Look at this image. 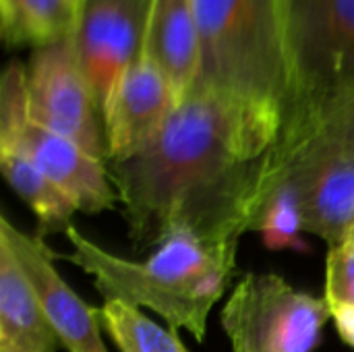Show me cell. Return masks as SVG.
I'll use <instances>...</instances> for the list:
<instances>
[{
	"label": "cell",
	"mask_w": 354,
	"mask_h": 352,
	"mask_svg": "<svg viewBox=\"0 0 354 352\" xmlns=\"http://www.w3.org/2000/svg\"><path fill=\"white\" fill-rule=\"evenodd\" d=\"M284 120L278 106L193 87L143 149L106 162L131 241L162 245L185 228L212 245H239L284 183Z\"/></svg>",
	"instance_id": "cell-1"
},
{
	"label": "cell",
	"mask_w": 354,
	"mask_h": 352,
	"mask_svg": "<svg viewBox=\"0 0 354 352\" xmlns=\"http://www.w3.org/2000/svg\"><path fill=\"white\" fill-rule=\"evenodd\" d=\"M64 234L73 253L62 259L89 274L106 301L149 309L170 330L205 340L209 313L234 276L239 245H212L183 228L170 232L149 259L131 261L106 251L73 224Z\"/></svg>",
	"instance_id": "cell-2"
},
{
	"label": "cell",
	"mask_w": 354,
	"mask_h": 352,
	"mask_svg": "<svg viewBox=\"0 0 354 352\" xmlns=\"http://www.w3.org/2000/svg\"><path fill=\"white\" fill-rule=\"evenodd\" d=\"M201 37L195 87L288 108L290 71L282 0H193Z\"/></svg>",
	"instance_id": "cell-3"
},
{
	"label": "cell",
	"mask_w": 354,
	"mask_h": 352,
	"mask_svg": "<svg viewBox=\"0 0 354 352\" xmlns=\"http://www.w3.org/2000/svg\"><path fill=\"white\" fill-rule=\"evenodd\" d=\"M290 98L278 149L286 178L307 127L354 91V0H282Z\"/></svg>",
	"instance_id": "cell-4"
},
{
	"label": "cell",
	"mask_w": 354,
	"mask_h": 352,
	"mask_svg": "<svg viewBox=\"0 0 354 352\" xmlns=\"http://www.w3.org/2000/svg\"><path fill=\"white\" fill-rule=\"evenodd\" d=\"M330 315L326 299L295 288L278 274H245L220 324L232 352H315Z\"/></svg>",
	"instance_id": "cell-5"
},
{
	"label": "cell",
	"mask_w": 354,
	"mask_h": 352,
	"mask_svg": "<svg viewBox=\"0 0 354 352\" xmlns=\"http://www.w3.org/2000/svg\"><path fill=\"white\" fill-rule=\"evenodd\" d=\"M31 120L106 160V133L73 39L37 48L27 66Z\"/></svg>",
	"instance_id": "cell-6"
},
{
	"label": "cell",
	"mask_w": 354,
	"mask_h": 352,
	"mask_svg": "<svg viewBox=\"0 0 354 352\" xmlns=\"http://www.w3.org/2000/svg\"><path fill=\"white\" fill-rule=\"evenodd\" d=\"M151 0H87L73 37L81 71L102 120L114 91L141 52Z\"/></svg>",
	"instance_id": "cell-7"
},
{
	"label": "cell",
	"mask_w": 354,
	"mask_h": 352,
	"mask_svg": "<svg viewBox=\"0 0 354 352\" xmlns=\"http://www.w3.org/2000/svg\"><path fill=\"white\" fill-rule=\"evenodd\" d=\"M301 197L305 232L330 247L342 245L354 226V154L324 139H309L288 176Z\"/></svg>",
	"instance_id": "cell-8"
},
{
	"label": "cell",
	"mask_w": 354,
	"mask_h": 352,
	"mask_svg": "<svg viewBox=\"0 0 354 352\" xmlns=\"http://www.w3.org/2000/svg\"><path fill=\"white\" fill-rule=\"evenodd\" d=\"M0 237L17 255L62 349L68 352H108L102 340L97 309L89 307L58 274L54 253L44 237H31L19 230L6 216H0Z\"/></svg>",
	"instance_id": "cell-9"
},
{
	"label": "cell",
	"mask_w": 354,
	"mask_h": 352,
	"mask_svg": "<svg viewBox=\"0 0 354 352\" xmlns=\"http://www.w3.org/2000/svg\"><path fill=\"white\" fill-rule=\"evenodd\" d=\"M0 147L23 151L75 201L79 212L97 214L118 205V193L110 180L106 160L33 122L31 116L8 129H0Z\"/></svg>",
	"instance_id": "cell-10"
},
{
	"label": "cell",
	"mask_w": 354,
	"mask_h": 352,
	"mask_svg": "<svg viewBox=\"0 0 354 352\" xmlns=\"http://www.w3.org/2000/svg\"><path fill=\"white\" fill-rule=\"evenodd\" d=\"M178 106L164 75L139 52L122 75L104 116L106 162L131 158L143 149Z\"/></svg>",
	"instance_id": "cell-11"
},
{
	"label": "cell",
	"mask_w": 354,
	"mask_h": 352,
	"mask_svg": "<svg viewBox=\"0 0 354 352\" xmlns=\"http://www.w3.org/2000/svg\"><path fill=\"white\" fill-rule=\"evenodd\" d=\"M141 52L164 75L180 104L197 85L201 37L193 0H151Z\"/></svg>",
	"instance_id": "cell-12"
},
{
	"label": "cell",
	"mask_w": 354,
	"mask_h": 352,
	"mask_svg": "<svg viewBox=\"0 0 354 352\" xmlns=\"http://www.w3.org/2000/svg\"><path fill=\"white\" fill-rule=\"evenodd\" d=\"M60 346L17 255L0 237V352H58Z\"/></svg>",
	"instance_id": "cell-13"
},
{
	"label": "cell",
	"mask_w": 354,
	"mask_h": 352,
	"mask_svg": "<svg viewBox=\"0 0 354 352\" xmlns=\"http://www.w3.org/2000/svg\"><path fill=\"white\" fill-rule=\"evenodd\" d=\"M83 8L77 0H0V27L8 48L73 39Z\"/></svg>",
	"instance_id": "cell-14"
},
{
	"label": "cell",
	"mask_w": 354,
	"mask_h": 352,
	"mask_svg": "<svg viewBox=\"0 0 354 352\" xmlns=\"http://www.w3.org/2000/svg\"><path fill=\"white\" fill-rule=\"evenodd\" d=\"M0 170L10 189L33 212L44 232H64L71 226V218L79 207L23 151L15 147H0Z\"/></svg>",
	"instance_id": "cell-15"
},
{
	"label": "cell",
	"mask_w": 354,
	"mask_h": 352,
	"mask_svg": "<svg viewBox=\"0 0 354 352\" xmlns=\"http://www.w3.org/2000/svg\"><path fill=\"white\" fill-rule=\"evenodd\" d=\"M97 317L120 352H189L174 330H166L141 309L122 301H106Z\"/></svg>",
	"instance_id": "cell-16"
},
{
	"label": "cell",
	"mask_w": 354,
	"mask_h": 352,
	"mask_svg": "<svg viewBox=\"0 0 354 352\" xmlns=\"http://www.w3.org/2000/svg\"><path fill=\"white\" fill-rule=\"evenodd\" d=\"M255 230L261 237V243L270 251L292 249L297 253H309V243L303 239L305 216L299 191L290 178H286L266 203Z\"/></svg>",
	"instance_id": "cell-17"
},
{
	"label": "cell",
	"mask_w": 354,
	"mask_h": 352,
	"mask_svg": "<svg viewBox=\"0 0 354 352\" xmlns=\"http://www.w3.org/2000/svg\"><path fill=\"white\" fill-rule=\"evenodd\" d=\"M309 139H324L354 154V91L322 110L307 127L295 156ZM292 156V160H295ZM292 164V162H290Z\"/></svg>",
	"instance_id": "cell-18"
},
{
	"label": "cell",
	"mask_w": 354,
	"mask_h": 352,
	"mask_svg": "<svg viewBox=\"0 0 354 352\" xmlns=\"http://www.w3.org/2000/svg\"><path fill=\"white\" fill-rule=\"evenodd\" d=\"M326 303L328 307H354V245L330 247L326 259Z\"/></svg>",
	"instance_id": "cell-19"
},
{
	"label": "cell",
	"mask_w": 354,
	"mask_h": 352,
	"mask_svg": "<svg viewBox=\"0 0 354 352\" xmlns=\"http://www.w3.org/2000/svg\"><path fill=\"white\" fill-rule=\"evenodd\" d=\"M330 313H332V319L336 324V332H338L340 340L354 351V307H351V305L332 307Z\"/></svg>",
	"instance_id": "cell-20"
},
{
	"label": "cell",
	"mask_w": 354,
	"mask_h": 352,
	"mask_svg": "<svg viewBox=\"0 0 354 352\" xmlns=\"http://www.w3.org/2000/svg\"><path fill=\"white\" fill-rule=\"evenodd\" d=\"M344 243H353V245H354V226L351 228V232L346 234V241H344Z\"/></svg>",
	"instance_id": "cell-21"
},
{
	"label": "cell",
	"mask_w": 354,
	"mask_h": 352,
	"mask_svg": "<svg viewBox=\"0 0 354 352\" xmlns=\"http://www.w3.org/2000/svg\"><path fill=\"white\" fill-rule=\"evenodd\" d=\"M77 2H79V6H81V8H83V6L87 4V0H77Z\"/></svg>",
	"instance_id": "cell-22"
}]
</instances>
